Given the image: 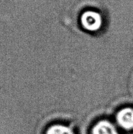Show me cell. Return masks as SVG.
<instances>
[{"mask_svg": "<svg viewBox=\"0 0 133 134\" xmlns=\"http://www.w3.org/2000/svg\"><path fill=\"white\" fill-rule=\"evenodd\" d=\"M81 23L83 28L89 31H98L102 25V17L94 10H87L81 16Z\"/></svg>", "mask_w": 133, "mask_h": 134, "instance_id": "cell-1", "label": "cell"}, {"mask_svg": "<svg viewBox=\"0 0 133 134\" xmlns=\"http://www.w3.org/2000/svg\"><path fill=\"white\" fill-rule=\"evenodd\" d=\"M116 120L119 126L123 129H133V109L127 107L120 110L116 115Z\"/></svg>", "mask_w": 133, "mask_h": 134, "instance_id": "cell-2", "label": "cell"}, {"mask_svg": "<svg viewBox=\"0 0 133 134\" xmlns=\"http://www.w3.org/2000/svg\"><path fill=\"white\" fill-rule=\"evenodd\" d=\"M92 134H119L117 128L108 120H101L92 129Z\"/></svg>", "mask_w": 133, "mask_h": 134, "instance_id": "cell-3", "label": "cell"}, {"mask_svg": "<svg viewBox=\"0 0 133 134\" xmlns=\"http://www.w3.org/2000/svg\"><path fill=\"white\" fill-rule=\"evenodd\" d=\"M46 134H74L72 130L63 124H55L50 127Z\"/></svg>", "mask_w": 133, "mask_h": 134, "instance_id": "cell-4", "label": "cell"}]
</instances>
